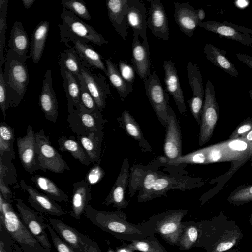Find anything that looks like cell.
Returning <instances> with one entry per match:
<instances>
[{"instance_id": "cell-1", "label": "cell", "mask_w": 252, "mask_h": 252, "mask_svg": "<svg viewBox=\"0 0 252 252\" xmlns=\"http://www.w3.org/2000/svg\"><path fill=\"white\" fill-rule=\"evenodd\" d=\"M84 214L94 225L120 240L132 242L155 234L143 221L137 224L129 222L127 214L121 210L100 211L89 204Z\"/></svg>"}, {"instance_id": "cell-2", "label": "cell", "mask_w": 252, "mask_h": 252, "mask_svg": "<svg viewBox=\"0 0 252 252\" xmlns=\"http://www.w3.org/2000/svg\"><path fill=\"white\" fill-rule=\"evenodd\" d=\"M0 227H3L24 252H49L32 235L12 203L0 193Z\"/></svg>"}, {"instance_id": "cell-3", "label": "cell", "mask_w": 252, "mask_h": 252, "mask_svg": "<svg viewBox=\"0 0 252 252\" xmlns=\"http://www.w3.org/2000/svg\"><path fill=\"white\" fill-rule=\"evenodd\" d=\"M58 26L62 42L68 43L75 39L86 43L91 42L98 46L108 43L103 36L92 26L84 22L71 11L63 8Z\"/></svg>"}, {"instance_id": "cell-4", "label": "cell", "mask_w": 252, "mask_h": 252, "mask_svg": "<svg viewBox=\"0 0 252 252\" xmlns=\"http://www.w3.org/2000/svg\"><path fill=\"white\" fill-rule=\"evenodd\" d=\"M3 77L7 94L8 108L17 106L23 99L29 82L26 63L6 55Z\"/></svg>"}, {"instance_id": "cell-5", "label": "cell", "mask_w": 252, "mask_h": 252, "mask_svg": "<svg viewBox=\"0 0 252 252\" xmlns=\"http://www.w3.org/2000/svg\"><path fill=\"white\" fill-rule=\"evenodd\" d=\"M187 213V209H169L149 217L143 222L170 245L177 246L183 231L182 220Z\"/></svg>"}, {"instance_id": "cell-6", "label": "cell", "mask_w": 252, "mask_h": 252, "mask_svg": "<svg viewBox=\"0 0 252 252\" xmlns=\"http://www.w3.org/2000/svg\"><path fill=\"white\" fill-rule=\"evenodd\" d=\"M35 150L42 171L62 173L71 169L62 155L52 146L43 129L35 133Z\"/></svg>"}, {"instance_id": "cell-7", "label": "cell", "mask_w": 252, "mask_h": 252, "mask_svg": "<svg viewBox=\"0 0 252 252\" xmlns=\"http://www.w3.org/2000/svg\"><path fill=\"white\" fill-rule=\"evenodd\" d=\"M219 116V109L216 100L213 83L206 82L205 88L198 142L200 146L208 142L212 137Z\"/></svg>"}, {"instance_id": "cell-8", "label": "cell", "mask_w": 252, "mask_h": 252, "mask_svg": "<svg viewBox=\"0 0 252 252\" xmlns=\"http://www.w3.org/2000/svg\"><path fill=\"white\" fill-rule=\"evenodd\" d=\"M14 201L19 216L26 228L47 251L51 252V245L46 231L48 223L43 215L27 206L21 199L15 198Z\"/></svg>"}, {"instance_id": "cell-9", "label": "cell", "mask_w": 252, "mask_h": 252, "mask_svg": "<svg viewBox=\"0 0 252 252\" xmlns=\"http://www.w3.org/2000/svg\"><path fill=\"white\" fill-rule=\"evenodd\" d=\"M146 95L158 120L166 128L168 109L170 106L167 92L161 84L160 78L155 71L144 80Z\"/></svg>"}, {"instance_id": "cell-10", "label": "cell", "mask_w": 252, "mask_h": 252, "mask_svg": "<svg viewBox=\"0 0 252 252\" xmlns=\"http://www.w3.org/2000/svg\"><path fill=\"white\" fill-rule=\"evenodd\" d=\"M36 137L31 125L27 127L26 133L17 138L18 156L21 163L27 172L32 174L41 170L35 150Z\"/></svg>"}, {"instance_id": "cell-11", "label": "cell", "mask_w": 252, "mask_h": 252, "mask_svg": "<svg viewBox=\"0 0 252 252\" xmlns=\"http://www.w3.org/2000/svg\"><path fill=\"white\" fill-rule=\"evenodd\" d=\"M67 121L72 133L77 136L92 131H101L106 120L94 115L82 104L79 109L67 116Z\"/></svg>"}, {"instance_id": "cell-12", "label": "cell", "mask_w": 252, "mask_h": 252, "mask_svg": "<svg viewBox=\"0 0 252 252\" xmlns=\"http://www.w3.org/2000/svg\"><path fill=\"white\" fill-rule=\"evenodd\" d=\"M187 77L192 91V96L189 101L191 113L199 125L204 102L205 90L201 72L197 65L189 61L187 65Z\"/></svg>"}, {"instance_id": "cell-13", "label": "cell", "mask_w": 252, "mask_h": 252, "mask_svg": "<svg viewBox=\"0 0 252 252\" xmlns=\"http://www.w3.org/2000/svg\"><path fill=\"white\" fill-rule=\"evenodd\" d=\"M79 79L85 85L88 91L95 100L100 111L105 108L106 100L110 94V90L105 77L101 73L95 74L89 68L84 67Z\"/></svg>"}, {"instance_id": "cell-14", "label": "cell", "mask_w": 252, "mask_h": 252, "mask_svg": "<svg viewBox=\"0 0 252 252\" xmlns=\"http://www.w3.org/2000/svg\"><path fill=\"white\" fill-rule=\"evenodd\" d=\"M19 186L27 193L28 202L37 212L56 216L66 214V212L56 201L28 185L23 179L20 181Z\"/></svg>"}, {"instance_id": "cell-15", "label": "cell", "mask_w": 252, "mask_h": 252, "mask_svg": "<svg viewBox=\"0 0 252 252\" xmlns=\"http://www.w3.org/2000/svg\"><path fill=\"white\" fill-rule=\"evenodd\" d=\"M201 179L188 176H167L159 175L154 187L152 200L162 196L170 190L178 189L185 191L199 187L203 184Z\"/></svg>"}, {"instance_id": "cell-16", "label": "cell", "mask_w": 252, "mask_h": 252, "mask_svg": "<svg viewBox=\"0 0 252 252\" xmlns=\"http://www.w3.org/2000/svg\"><path fill=\"white\" fill-rule=\"evenodd\" d=\"M164 143V152L168 160H174L182 156V138L180 125L176 114L169 106Z\"/></svg>"}, {"instance_id": "cell-17", "label": "cell", "mask_w": 252, "mask_h": 252, "mask_svg": "<svg viewBox=\"0 0 252 252\" xmlns=\"http://www.w3.org/2000/svg\"><path fill=\"white\" fill-rule=\"evenodd\" d=\"M8 49L6 56L16 59L23 63H26L30 57L28 55L30 47L28 35L20 21L14 22L8 40Z\"/></svg>"}, {"instance_id": "cell-18", "label": "cell", "mask_w": 252, "mask_h": 252, "mask_svg": "<svg viewBox=\"0 0 252 252\" xmlns=\"http://www.w3.org/2000/svg\"><path fill=\"white\" fill-rule=\"evenodd\" d=\"M129 167L128 160L125 158L114 185L102 203L103 205L108 206L112 205L119 210L128 206V201L126 200L125 194L130 175Z\"/></svg>"}, {"instance_id": "cell-19", "label": "cell", "mask_w": 252, "mask_h": 252, "mask_svg": "<svg viewBox=\"0 0 252 252\" xmlns=\"http://www.w3.org/2000/svg\"><path fill=\"white\" fill-rule=\"evenodd\" d=\"M150 4L147 19L148 27L153 35L164 41L169 38L168 19L162 3L159 0H149Z\"/></svg>"}, {"instance_id": "cell-20", "label": "cell", "mask_w": 252, "mask_h": 252, "mask_svg": "<svg viewBox=\"0 0 252 252\" xmlns=\"http://www.w3.org/2000/svg\"><path fill=\"white\" fill-rule=\"evenodd\" d=\"M199 27L211 32L220 37L237 41L244 45H252V37L247 33H243L236 28V24L227 21L220 22L214 20L202 22Z\"/></svg>"}, {"instance_id": "cell-21", "label": "cell", "mask_w": 252, "mask_h": 252, "mask_svg": "<svg viewBox=\"0 0 252 252\" xmlns=\"http://www.w3.org/2000/svg\"><path fill=\"white\" fill-rule=\"evenodd\" d=\"M39 105L46 119L55 123L58 117V105L56 93L53 88L50 70L46 71L43 77Z\"/></svg>"}, {"instance_id": "cell-22", "label": "cell", "mask_w": 252, "mask_h": 252, "mask_svg": "<svg viewBox=\"0 0 252 252\" xmlns=\"http://www.w3.org/2000/svg\"><path fill=\"white\" fill-rule=\"evenodd\" d=\"M163 67L166 91L173 97L179 112L184 113L186 111V107L175 63L171 60H165Z\"/></svg>"}, {"instance_id": "cell-23", "label": "cell", "mask_w": 252, "mask_h": 252, "mask_svg": "<svg viewBox=\"0 0 252 252\" xmlns=\"http://www.w3.org/2000/svg\"><path fill=\"white\" fill-rule=\"evenodd\" d=\"M146 12L145 4L143 0H128L126 14L128 24L133 29V36H140L143 41L148 40Z\"/></svg>"}, {"instance_id": "cell-24", "label": "cell", "mask_w": 252, "mask_h": 252, "mask_svg": "<svg viewBox=\"0 0 252 252\" xmlns=\"http://www.w3.org/2000/svg\"><path fill=\"white\" fill-rule=\"evenodd\" d=\"M174 18L180 30L187 36L191 37L199 22L197 10L189 2H174Z\"/></svg>"}, {"instance_id": "cell-25", "label": "cell", "mask_w": 252, "mask_h": 252, "mask_svg": "<svg viewBox=\"0 0 252 252\" xmlns=\"http://www.w3.org/2000/svg\"><path fill=\"white\" fill-rule=\"evenodd\" d=\"M128 0H109L106 5L109 19L117 33L126 40L128 28L126 14Z\"/></svg>"}, {"instance_id": "cell-26", "label": "cell", "mask_w": 252, "mask_h": 252, "mask_svg": "<svg viewBox=\"0 0 252 252\" xmlns=\"http://www.w3.org/2000/svg\"><path fill=\"white\" fill-rule=\"evenodd\" d=\"M131 62L133 68L143 81L151 74L150 51L148 40L141 43L138 36H133Z\"/></svg>"}, {"instance_id": "cell-27", "label": "cell", "mask_w": 252, "mask_h": 252, "mask_svg": "<svg viewBox=\"0 0 252 252\" xmlns=\"http://www.w3.org/2000/svg\"><path fill=\"white\" fill-rule=\"evenodd\" d=\"M47 223L57 234L77 252H83L85 235L58 219L49 218Z\"/></svg>"}, {"instance_id": "cell-28", "label": "cell", "mask_w": 252, "mask_h": 252, "mask_svg": "<svg viewBox=\"0 0 252 252\" xmlns=\"http://www.w3.org/2000/svg\"><path fill=\"white\" fill-rule=\"evenodd\" d=\"M70 215L76 220L84 214L91 199V186L85 180L73 184Z\"/></svg>"}, {"instance_id": "cell-29", "label": "cell", "mask_w": 252, "mask_h": 252, "mask_svg": "<svg viewBox=\"0 0 252 252\" xmlns=\"http://www.w3.org/2000/svg\"><path fill=\"white\" fill-rule=\"evenodd\" d=\"M60 70L67 98L68 112L71 114L79 109L81 105L80 81L67 69L60 68Z\"/></svg>"}, {"instance_id": "cell-30", "label": "cell", "mask_w": 252, "mask_h": 252, "mask_svg": "<svg viewBox=\"0 0 252 252\" xmlns=\"http://www.w3.org/2000/svg\"><path fill=\"white\" fill-rule=\"evenodd\" d=\"M70 42L87 68L100 69L107 75V68L102 62L101 56L92 46L77 39Z\"/></svg>"}, {"instance_id": "cell-31", "label": "cell", "mask_w": 252, "mask_h": 252, "mask_svg": "<svg viewBox=\"0 0 252 252\" xmlns=\"http://www.w3.org/2000/svg\"><path fill=\"white\" fill-rule=\"evenodd\" d=\"M203 51L206 59L214 65L232 76L238 77V71L234 64L227 57L226 51L208 43L205 45Z\"/></svg>"}, {"instance_id": "cell-32", "label": "cell", "mask_w": 252, "mask_h": 252, "mask_svg": "<svg viewBox=\"0 0 252 252\" xmlns=\"http://www.w3.org/2000/svg\"><path fill=\"white\" fill-rule=\"evenodd\" d=\"M49 28L48 21H41L36 25L32 33L30 56L34 63H38L43 53Z\"/></svg>"}, {"instance_id": "cell-33", "label": "cell", "mask_w": 252, "mask_h": 252, "mask_svg": "<svg viewBox=\"0 0 252 252\" xmlns=\"http://www.w3.org/2000/svg\"><path fill=\"white\" fill-rule=\"evenodd\" d=\"M104 135V132L101 130L77 136V140L85 150L92 163L100 161V151Z\"/></svg>"}, {"instance_id": "cell-34", "label": "cell", "mask_w": 252, "mask_h": 252, "mask_svg": "<svg viewBox=\"0 0 252 252\" xmlns=\"http://www.w3.org/2000/svg\"><path fill=\"white\" fill-rule=\"evenodd\" d=\"M30 180L46 195L56 201L67 202L68 195L51 179L40 175H34Z\"/></svg>"}, {"instance_id": "cell-35", "label": "cell", "mask_w": 252, "mask_h": 252, "mask_svg": "<svg viewBox=\"0 0 252 252\" xmlns=\"http://www.w3.org/2000/svg\"><path fill=\"white\" fill-rule=\"evenodd\" d=\"M59 150L62 152H69L72 156L82 164L89 166L92 164L90 158L85 150L75 137L70 136L68 138L62 136L58 139Z\"/></svg>"}, {"instance_id": "cell-36", "label": "cell", "mask_w": 252, "mask_h": 252, "mask_svg": "<svg viewBox=\"0 0 252 252\" xmlns=\"http://www.w3.org/2000/svg\"><path fill=\"white\" fill-rule=\"evenodd\" d=\"M59 64L60 68L67 69L79 80V76L81 75L82 69L87 67L73 47L64 49L60 53Z\"/></svg>"}, {"instance_id": "cell-37", "label": "cell", "mask_w": 252, "mask_h": 252, "mask_svg": "<svg viewBox=\"0 0 252 252\" xmlns=\"http://www.w3.org/2000/svg\"><path fill=\"white\" fill-rule=\"evenodd\" d=\"M108 77L112 85L117 91L122 99L126 98L133 90V85L126 81L121 76L116 64L110 59L105 61Z\"/></svg>"}, {"instance_id": "cell-38", "label": "cell", "mask_w": 252, "mask_h": 252, "mask_svg": "<svg viewBox=\"0 0 252 252\" xmlns=\"http://www.w3.org/2000/svg\"><path fill=\"white\" fill-rule=\"evenodd\" d=\"M120 250L128 252L138 251L142 252H167V250L161 245L155 234L146 238L131 242L129 244L124 243L120 247Z\"/></svg>"}, {"instance_id": "cell-39", "label": "cell", "mask_w": 252, "mask_h": 252, "mask_svg": "<svg viewBox=\"0 0 252 252\" xmlns=\"http://www.w3.org/2000/svg\"><path fill=\"white\" fill-rule=\"evenodd\" d=\"M183 231L179 239L177 247L182 250H189L193 247L198 239L197 224L193 221L182 222Z\"/></svg>"}, {"instance_id": "cell-40", "label": "cell", "mask_w": 252, "mask_h": 252, "mask_svg": "<svg viewBox=\"0 0 252 252\" xmlns=\"http://www.w3.org/2000/svg\"><path fill=\"white\" fill-rule=\"evenodd\" d=\"M15 158V156L10 153H4L0 156V178L8 185L17 182V170L12 162Z\"/></svg>"}, {"instance_id": "cell-41", "label": "cell", "mask_w": 252, "mask_h": 252, "mask_svg": "<svg viewBox=\"0 0 252 252\" xmlns=\"http://www.w3.org/2000/svg\"><path fill=\"white\" fill-rule=\"evenodd\" d=\"M159 175L156 171L148 170L145 172L137 196L138 202H145L152 200L154 187Z\"/></svg>"}, {"instance_id": "cell-42", "label": "cell", "mask_w": 252, "mask_h": 252, "mask_svg": "<svg viewBox=\"0 0 252 252\" xmlns=\"http://www.w3.org/2000/svg\"><path fill=\"white\" fill-rule=\"evenodd\" d=\"M8 0H0V67L5 62L4 49L5 47V32L7 28V13Z\"/></svg>"}, {"instance_id": "cell-43", "label": "cell", "mask_w": 252, "mask_h": 252, "mask_svg": "<svg viewBox=\"0 0 252 252\" xmlns=\"http://www.w3.org/2000/svg\"><path fill=\"white\" fill-rule=\"evenodd\" d=\"M61 3L64 8L71 11L77 17L84 20H91V16L84 1L81 0H62Z\"/></svg>"}, {"instance_id": "cell-44", "label": "cell", "mask_w": 252, "mask_h": 252, "mask_svg": "<svg viewBox=\"0 0 252 252\" xmlns=\"http://www.w3.org/2000/svg\"><path fill=\"white\" fill-rule=\"evenodd\" d=\"M127 133L139 142L144 139L140 127L135 119L127 110H124L121 117Z\"/></svg>"}, {"instance_id": "cell-45", "label": "cell", "mask_w": 252, "mask_h": 252, "mask_svg": "<svg viewBox=\"0 0 252 252\" xmlns=\"http://www.w3.org/2000/svg\"><path fill=\"white\" fill-rule=\"evenodd\" d=\"M80 92L81 104L91 113L99 118H103L96 102L91 95L84 83L80 80Z\"/></svg>"}, {"instance_id": "cell-46", "label": "cell", "mask_w": 252, "mask_h": 252, "mask_svg": "<svg viewBox=\"0 0 252 252\" xmlns=\"http://www.w3.org/2000/svg\"><path fill=\"white\" fill-rule=\"evenodd\" d=\"M47 229L57 252H77L70 245L63 240L48 223Z\"/></svg>"}, {"instance_id": "cell-47", "label": "cell", "mask_w": 252, "mask_h": 252, "mask_svg": "<svg viewBox=\"0 0 252 252\" xmlns=\"http://www.w3.org/2000/svg\"><path fill=\"white\" fill-rule=\"evenodd\" d=\"M229 198L237 202L252 200V184L239 187L232 192Z\"/></svg>"}, {"instance_id": "cell-48", "label": "cell", "mask_w": 252, "mask_h": 252, "mask_svg": "<svg viewBox=\"0 0 252 252\" xmlns=\"http://www.w3.org/2000/svg\"><path fill=\"white\" fill-rule=\"evenodd\" d=\"M100 162L94 164L86 175L85 180L91 186L99 182L104 176L105 172L99 165Z\"/></svg>"}, {"instance_id": "cell-49", "label": "cell", "mask_w": 252, "mask_h": 252, "mask_svg": "<svg viewBox=\"0 0 252 252\" xmlns=\"http://www.w3.org/2000/svg\"><path fill=\"white\" fill-rule=\"evenodd\" d=\"M252 130V118H247L242 121L233 131L229 137V140H233L244 137Z\"/></svg>"}, {"instance_id": "cell-50", "label": "cell", "mask_w": 252, "mask_h": 252, "mask_svg": "<svg viewBox=\"0 0 252 252\" xmlns=\"http://www.w3.org/2000/svg\"><path fill=\"white\" fill-rule=\"evenodd\" d=\"M118 66L122 77L126 81L133 85L135 78L133 67L123 60L119 61Z\"/></svg>"}, {"instance_id": "cell-51", "label": "cell", "mask_w": 252, "mask_h": 252, "mask_svg": "<svg viewBox=\"0 0 252 252\" xmlns=\"http://www.w3.org/2000/svg\"><path fill=\"white\" fill-rule=\"evenodd\" d=\"M0 106L3 116L6 117V111L8 108L7 94L2 67H0Z\"/></svg>"}, {"instance_id": "cell-52", "label": "cell", "mask_w": 252, "mask_h": 252, "mask_svg": "<svg viewBox=\"0 0 252 252\" xmlns=\"http://www.w3.org/2000/svg\"><path fill=\"white\" fill-rule=\"evenodd\" d=\"M0 138L11 144L15 140L14 129L4 122H0Z\"/></svg>"}, {"instance_id": "cell-53", "label": "cell", "mask_w": 252, "mask_h": 252, "mask_svg": "<svg viewBox=\"0 0 252 252\" xmlns=\"http://www.w3.org/2000/svg\"><path fill=\"white\" fill-rule=\"evenodd\" d=\"M0 193L8 202L12 203L14 201V194L10 190L9 185L0 178Z\"/></svg>"}, {"instance_id": "cell-54", "label": "cell", "mask_w": 252, "mask_h": 252, "mask_svg": "<svg viewBox=\"0 0 252 252\" xmlns=\"http://www.w3.org/2000/svg\"><path fill=\"white\" fill-rule=\"evenodd\" d=\"M85 244L83 252H102L97 243L89 236H84Z\"/></svg>"}, {"instance_id": "cell-55", "label": "cell", "mask_w": 252, "mask_h": 252, "mask_svg": "<svg viewBox=\"0 0 252 252\" xmlns=\"http://www.w3.org/2000/svg\"><path fill=\"white\" fill-rule=\"evenodd\" d=\"M6 152L10 153L15 156L13 144L6 142L0 138V156Z\"/></svg>"}, {"instance_id": "cell-56", "label": "cell", "mask_w": 252, "mask_h": 252, "mask_svg": "<svg viewBox=\"0 0 252 252\" xmlns=\"http://www.w3.org/2000/svg\"><path fill=\"white\" fill-rule=\"evenodd\" d=\"M237 58L252 70V57L250 55L237 53Z\"/></svg>"}, {"instance_id": "cell-57", "label": "cell", "mask_w": 252, "mask_h": 252, "mask_svg": "<svg viewBox=\"0 0 252 252\" xmlns=\"http://www.w3.org/2000/svg\"><path fill=\"white\" fill-rule=\"evenodd\" d=\"M233 246L232 242L221 243L217 247L218 252H223L230 249Z\"/></svg>"}, {"instance_id": "cell-58", "label": "cell", "mask_w": 252, "mask_h": 252, "mask_svg": "<svg viewBox=\"0 0 252 252\" xmlns=\"http://www.w3.org/2000/svg\"><path fill=\"white\" fill-rule=\"evenodd\" d=\"M241 139L249 144V148L251 151H252V130L249 132L244 137Z\"/></svg>"}, {"instance_id": "cell-59", "label": "cell", "mask_w": 252, "mask_h": 252, "mask_svg": "<svg viewBox=\"0 0 252 252\" xmlns=\"http://www.w3.org/2000/svg\"><path fill=\"white\" fill-rule=\"evenodd\" d=\"M236 28L240 32L243 33H247L252 36V29L245 27L243 26H238L236 25Z\"/></svg>"}, {"instance_id": "cell-60", "label": "cell", "mask_w": 252, "mask_h": 252, "mask_svg": "<svg viewBox=\"0 0 252 252\" xmlns=\"http://www.w3.org/2000/svg\"><path fill=\"white\" fill-rule=\"evenodd\" d=\"M197 14L198 20L200 23L202 22V20L205 17V12L202 9L200 8L197 10Z\"/></svg>"}, {"instance_id": "cell-61", "label": "cell", "mask_w": 252, "mask_h": 252, "mask_svg": "<svg viewBox=\"0 0 252 252\" xmlns=\"http://www.w3.org/2000/svg\"><path fill=\"white\" fill-rule=\"evenodd\" d=\"M22 1L24 7L28 9L30 8L33 2L35 1V0H22Z\"/></svg>"}, {"instance_id": "cell-62", "label": "cell", "mask_w": 252, "mask_h": 252, "mask_svg": "<svg viewBox=\"0 0 252 252\" xmlns=\"http://www.w3.org/2000/svg\"><path fill=\"white\" fill-rule=\"evenodd\" d=\"M14 250L15 252H24L16 242H15L14 244Z\"/></svg>"}, {"instance_id": "cell-63", "label": "cell", "mask_w": 252, "mask_h": 252, "mask_svg": "<svg viewBox=\"0 0 252 252\" xmlns=\"http://www.w3.org/2000/svg\"><path fill=\"white\" fill-rule=\"evenodd\" d=\"M249 95H250V98L252 102V87L249 90Z\"/></svg>"}]
</instances>
